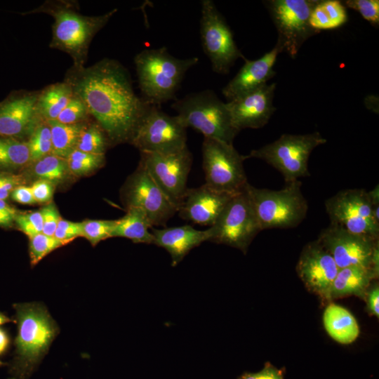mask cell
I'll return each mask as SVG.
<instances>
[{"instance_id":"cell-1","label":"cell","mask_w":379,"mask_h":379,"mask_svg":"<svg viewBox=\"0 0 379 379\" xmlns=\"http://www.w3.org/2000/svg\"><path fill=\"white\" fill-rule=\"evenodd\" d=\"M65 81L112 145L131 143L151 105L135 93L130 74L121 64L104 58L88 67H72Z\"/></svg>"},{"instance_id":"cell-2","label":"cell","mask_w":379,"mask_h":379,"mask_svg":"<svg viewBox=\"0 0 379 379\" xmlns=\"http://www.w3.org/2000/svg\"><path fill=\"white\" fill-rule=\"evenodd\" d=\"M117 8L100 15L86 16L76 11L72 3L48 2L26 14L45 13L54 18L49 46L67 53L73 60V67H84L89 45L94 36L108 22Z\"/></svg>"},{"instance_id":"cell-3","label":"cell","mask_w":379,"mask_h":379,"mask_svg":"<svg viewBox=\"0 0 379 379\" xmlns=\"http://www.w3.org/2000/svg\"><path fill=\"white\" fill-rule=\"evenodd\" d=\"M134 62L142 98L159 106L175 99L186 72L197 64L199 58H178L166 47H161L143 50L135 55Z\"/></svg>"},{"instance_id":"cell-4","label":"cell","mask_w":379,"mask_h":379,"mask_svg":"<svg viewBox=\"0 0 379 379\" xmlns=\"http://www.w3.org/2000/svg\"><path fill=\"white\" fill-rule=\"evenodd\" d=\"M171 107L186 127L211 138L233 144L239 131L233 125L226 103L212 90H204L176 100Z\"/></svg>"},{"instance_id":"cell-5","label":"cell","mask_w":379,"mask_h":379,"mask_svg":"<svg viewBox=\"0 0 379 379\" xmlns=\"http://www.w3.org/2000/svg\"><path fill=\"white\" fill-rule=\"evenodd\" d=\"M302 182L286 184L280 190L257 188L248 183L244 191L254 209L261 230L288 229L305 218L308 204L301 191Z\"/></svg>"},{"instance_id":"cell-6","label":"cell","mask_w":379,"mask_h":379,"mask_svg":"<svg viewBox=\"0 0 379 379\" xmlns=\"http://www.w3.org/2000/svg\"><path fill=\"white\" fill-rule=\"evenodd\" d=\"M17 354L25 374H31L48 352L58 327L40 303L19 305L17 308Z\"/></svg>"},{"instance_id":"cell-7","label":"cell","mask_w":379,"mask_h":379,"mask_svg":"<svg viewBox=\"0 0 379 379\" xmlns=\"http://www.w3.org/2000/svg\"><path fill=\"white\" fill-rule=\"evenodd\" d=\"M326 142L319 132L293 135L283 134L277 140L253 149L244 159L257 158L277 169L286 184L310 175L308 161L317 147Z\"/></svg>"},{"instance_id":"cell-8","label":"cell","mask_w":379,"mask_h":379,"mask_svg":"<svg viewBox=\"0 0 379 379\" xmlns=\"http://www.w3.org/2000/svg\"><path fill=\"white\" fill-rule=\"evenodd\" d=\"M318 0H270L265 1L277 30V45L281 52L295 58L304 42L319 33L310 25L311 13Z\"/></svg>"},{"instance_id":"cell-9","label":"cell","mask_w":379,"mask_h":379,"mask_svg":"<svg viewBox=\"0 0 379 379\" xmlns=\"http://www.w3.org/2000/svg\"><path fill=\"white\" fill-rule=\"evenodd\" d=\"M208 230L209 241L225 244L246 253L248 247L262 230L244 190L231 198Z\"/></svg>"},{"instance_id":"cell-10","label":"cell","mask_w":379,"mask_h":379,"mask_svg":"<svg viewBox=\"0 0 379 379\" xmlns=\"http://www.w3.org/2000/svg\"><path fill=\"white\" fill-rule=\"evenodd\" d=\"M201 150L205 184L232 194L244 190L248 183L244 168L245 159L233 144L204 138Z\"/></svg>"},{"instance_id":"cell-11","label":"cell","mask_w":379,"mask_h":379,"mask_svg":"<svg viewBox=\"0 0 379 379\" xmlns=\"http://www.w3.org/2000/svg\"><path fill=\"white\" fill-rule=\"evenodd\" d=\"M200 36L213 72L227 74L236 60L245 57L238 48L224 17L211 0L201 1Z\"/></svg>"},{"instance_id":"cell-12","label":"cell","mask_w":379,"mask_h":379,"mask_svg":"<svg viewBox=\"0 0 379 379\" xmlns=\"http://www.w3.org/2000/svg\"><path fill=\"white\" fill-rule=\"evenodd\" d=\"M317 241L331 254L339 269L360 266L379 272L378 238L354 234L330 224L321 232Z\"/></svg>"},{"instance_id":"cell-13","label":"cell","mask_w":379,"mask_h":379,"mask_svg":"<svg viewBox=\"0 0 379 379\" xmlns=\"http://www.w3.org/2000/svg\"><path fill=\"white\" fill-rule=\"evenodd\" d=\"M187 128L179 118L151 105L131 142L140 152L171 154L187 146Z\"/></svg>"},{"instance_id":"cell-14","label":"cell","mask_w":379,"mask_h":379,"mask_svg":"<svg viewBox=\"0 0 379 379\" xmlns=\"http://www.w3.org/2000/svg\"><path fill=\"white\" fill-rule=\"evenodd\" d=\"M140 154V163L178 212L188 190L187 182L192 164L191 152L186 147L171 154Z\"/></svg>"},{"instance_id":"cell-15","label":"cell","mask_w":379,"mask_h":379,"mask_svg":"<svg viewBox=\"0 0 379 379\" xmlns=\"http://www.w3.org/2000/svg\"><path fill=\"white\" fill-rule=\"evenodd\" d=\"M331 225L350 232L378 238L379 222L373 214L372 204L364 189L341 190L325 201Z\"/></svg>"},{"instance_id":"cell-16","label":"cell","mask_w":379,"mask_h":379,"mask_svg":"<svg viewBox=\"0 0 379 379\" xmlns=\"http://www.w3.org/2000/svg\"><path fill=\"white\" fill-rule=\"evenodd\" d=\"M124 200L127 208L142 209L152 227L165 226L177 213L176 208L140 163L126 185Z\"/></svg>"},{"instance_id":"cell-17","label":"cell","mask_w":379,"mask_h":379,"mask_svg":"<svg viewBox=\"0 0 379 379\" xmlns=\"http://www.w3.org/2000/svg\"><path fill=\"white\" fill-rule=\"evenodd\" d=\"M296 270L308 290L325 300H331V288L339 268L317 240L304 247Z\"/></svg>"},{"instance_id":"cell-18","label":"cell","mask_w":379,"mask_h":379,"mask_svg":"<svg viewBox=\"0 0 379 379\" xmlns=\"http://www.w3.org/2000/svg\"><path fill=\"white\" fill-rule=\"evenodd\" d=\"M276 86L275 83L265 84L226 103L233 125L239 131L260 128L268 123L276 110L273 105Z\"/></svg>"},{"instance_id":"cell-19","label":"cell","mask_w":379,"mask_h":379,"mask_svg":"<svg viewBox=\"0 0 379 379\" xmlns=\"http://www.w3.org/2000/svg\"><path fill=\"white\" fill-rule=\"evenodd\" d=\"M39 93H24L0 105V136L29 135L42 121L37 112Z\"/></svg>"},{"instance_id":"cell-20","label":"cell","mask_w":379,"mask_h":379,"mask_svg":"<svg viewBox=\"0 0 379 379\" xmlns=\"http://www.w3.org/2000/svg\"><path fill=\"white\" fill-rule=\"evenodd\" d=\"M234 195L218 191L206 184L188 188L178 210L179 216L194 224L211 227Z\"/></svg>"},{"instance_id":"cell-21","label":"cell","mask_w":379,"mask_h":379,"mask_svg":"<svg viewBox=\"0 0 379 379\" xmlns=\"http://www.w3.org/2000/svg\"><path fill=\"white\" fill-rule=\"evenodd\" d=\"M281 53V50L276 44L258 59L250 60L245 58L244 65L222 88V95L230 101L267 84L276 74L274 67Z\"/></svg>"},{"instance_id":"cell-22","label":"cell","mask_w":379,"mask_h":379,"mask_svg":"<svg viewBox=\"0 0 379 379\" xmlns=\"http://www.w3.org/2000/svg\"><path fill=\"white\" fill-rule=\"evenodd\" d=\"M154 236V245L164 248L171 255V266L175 267L194 248L204 241H209L208 229L198 230L190 225L178 227L150 229Z\"/></svg>"},{"instance_id":"cell-23","label":"cell","mask_w":379,"mask_h":379,"mask_svg":"<svg viewBox=\"0 0 379 379\" xmlns=\"http://www.w3.org/2000/svg\"><path fill=\"white\" fill-rule=\"evenodd\" d=\"M378 277V273L371 268L351 266L338 270L330 292V299L347 295H365L372 280Z\"/></svg>"},{"instance_id":"cell-24","label":"cell","mask_w":379,"mask_h":379,"mask_svg":"<svg viewBox=\"0 0 379 379\" xmlns=\"http://www.w3.org/2000/svg\"><path fill=\"white\" fill-rule=\"evenodd\" d=\"M323 321L328 335L339 343H352L359 336V328L355 318L340 305L329 304L324 311Z\"/></svg>"},{"instance_id":"cell-25","label":"cell","mask_w":379,"mask_h":379,"mask_svg":"<svg viewBox=\"0 0 379 379\" xmlns=\"http://www.w3.org/2000/svg\"><path fill=\"white\" fill-rule=\"evenodd\" d=\"M152 227L147 215L142 209L129 207L121 218L116 220L112 237H124L134 243L154 244V236L149 231Z\"/></svg>"},{"instance_id":"cell-26","label":"cell","mask_w":379,"mask_h":379,"mask_svg":"<svg viewBox=\"0 0 379 379\" xmlns=\"http://www.w3.org/2000/svg\"><path fill=\"white\" fill-rule=\"evenodd\" d=\"M74 95L70 85L65 81L46 88L39 93L37 112L40 119L49 121L56 120Z\"/></svg>"},{"instance_id":"cell-27","label":"cell","mask_w":379,"mask_h":379,"mask_svg":"<svg viewBox=\"0 0 379 379\" xmlns=\"http://www.w3.org/2000/svg\"><path fill=\"white\" fill-rule=\"evenodd\" d=\"M347 15L342 1L338 0H318L310 17V26L320 32L339 27L347 21Z\"/></svg>"},{"instance_id":"cell-28","label":"cell","mask_w":379,"mask_h":379,"mask_svg":"<svg viewBox=\"0 0 379 379\" xmlns=\"http://www.w3.org/2000/svg\"><path fill=\"white\" fill-rule=\"evenodd\" d=\"M47 122L51 133L52 154L66 159L76 149L86 121L74 124H65L56 120Z\"/></svg>"},{"instance_id":"cell-29","label":"cell","mask_w":379,"mask_h":379,"mask_svg":"<svg viewBox=\"0 0 379 379\" xmlns=\"http://www.w3.org/2000/svg\"><path fill=\"white\" fill-rule=\"evenodd\" d=\"M29 164L27 142L0 136V168L17 169Z\"/></svg>"},{"instance_id":"cell-30","label":"cell","mask_w":379,"mask_h":379,"mask_svg":"<svg viewBox=\"0 0 379 379\" xmlns=\"http://www.w3.org/2000/svg\"><path fill=\"white\" fill-rule=\"evenodd\" d=\"M32 164L33 174L37 180H48L54 185L64 180L69 172L67 160L53 154Z\"/></svg>"},{"instance_id":"cell-31","label":"cell","mask_w":379,"mask_h":379,"mask_svg":"<svg viewBox=\"0 0 379 379\" xmlns=\"http://www.w3.org/2000/svg\"><path fill=\"white\" fill-rule=\"evenodd\" d=\"M112 145L107 133L95 121L86 124L83 129L76 149L94 154H104Z\"/></svg>"},{"instance_id":"cell-32","label":"cell","mask_w":379,"mask_h":379,"mask_svg":"<svg viewBox=\"0 0 379 379\" xmlns=\"http://www.w3.org/2000/svg\"><path fill=\"white\" fill-rule=\"evenodd\" d=\"M27 143L30 154V164L52 154L51 133L48 123L41 121L29 135Z\"/></svg>"},{"instance_id":"cell-33","label":"cell","mask_w":379,"mask_h":379,"mask_svg":"<svg viewBox=\"0 0 379 379\" xmlns=\"http://www.w3.org/2000/svg\"><path fill=\"white\" fill-rule=\"evenodd\" d=\"M69 172L84 175L101 167L105 163L104 154H94L74 149L66 159Z\"/></svg>"},{"instance_id":"cell-34","label":"cell","mask_w":379,"mask_h":379,"mask_svg":"<svg viewBox=\"0 0 379 379\" xmlns=\"http://www.w3.org/2000/svg\"><path fill=\"white\" fill-rule=\"evenodd\" d=\"M29 239V252L32 265H36L50 253L67 244L54 237L47 236L43 233Z\"/></svg>"},{"instance_id":"cell-35","label":"cell","mask_w":379,"mask_h":379,"mask_svg":"<svg viewBox=\"0 0 379 379\" xmlns=\"http://www.w3.org/2000/svg\"><path fill=\"white\" fill-rule=\"evenodd\" d=\"M82 222L81 237L86 238L92 246L112 237L116 220H86Z\"/></svg>"},{"instance_id":"cell-36","label":"cell","mask_w":379,"mask_h":379,"mask_svg":"<svg viewBox=\"0 0 379 379\" xmlns=\"http://www.w3.org/2000/svg\"><path fill=\"white\" fill-rule=\"evenodd\" d=\"M91 117L84 102L74 93L62 109L56 121L65 124H74L86 122Z\"/></svg>"},{"instance_id":"cell-37","label":"cell","mask_w":379,"mask_h":379,"mask_svg":"<svg viewBox=\"0 0 379 379\" xmlns=\"http://www.w3.org/2000/svg\"><path fill=\"white\" fill-rule=\"evenodd\" d=\"M15 222L19 230L29 238L42 233L43 217L41 211L18 213Z\"/></svg>"},{"instance_id":"cell-38","label":"cell","mask_w":379,"mask_h":379,"mask_svg":"<svg viewBox=\"0 0 379 379\" xmlns=\"http://www.w3.org/2000/svg\"><path fill=\"white\" fill-rule=\"evenodd\" d=\"M345 7L359 12L361 15L375 26L379 25L378 0H347L342 2Z\"/></svg>"},{"instance_id":"cell-39","label":"cell","mask_w":379,"mask_h":379,"mask_svg":"<svg viewBox=\"0 0 379 379\" xmlns=\"http://www.w3.org/2000/svg\"><path fill=\"white\" fill-rule=\"evenodd\" d=\"M81 222H72L61 218L53 237L67 244L76 238L81 237Z\"/></svg>"},{"instance_id":"cell-40","label":"cell","mask_w":379,"mask_h":379,"mask_svg":"<svg viewBox=\"0 0 379 379\" xmlns=\"http://www.w3.org/2000/svg\"><path fill=\"white\" fill-rule=\"evenodd\" d=\"M43 217L42 233L47 236H54L58 224L61 219L60 213L53 202L47 204L41 210Z\"/></svg>"},{"instance_id":"cell-41","label":"cell","mask_w":379,"mask_h":379,"mask_svg":"<svg viewBox=\"0 0 379 379\" xmlns=\"http://www.w3.org/2000/svg\"><path fill=\"white\" fill-rule=\"evenodd\" d=\"M54 184L45 180L38 179L30 186L34 199L38 204L51 202L54 192Z\"/></svg>"},{"instance_id":"cell-42","label":"cell","mask_w":379,"mask_h":379,"mask_svg":"<svg viewBox=\"0 0 379 379\" xmlns=\"http://www.w3.org/2000/svg\"><path fill=\"white\" fill-rule=\"evenodd\" d=\"M22 178L11 173H0V199L6 200L11 197L13 191L18 186L22 185Z\"/></svg>"},{"instance_id":"cell-43","label":"cell","mask_w":379,"mask_h":379,"mask_svg":"<svg viewBox=\"0 0 379 379\" xmlns=\"http://www.w3.org/2000/svg\"><path fill=\"white\" fill-rule=\"evenodd\" d=\"M237 379H284V372L274 366L270 362L265 364L264 368L257 373L245 372Z\"/></svg>"},{"instance_id":"cell-44","label":"cell","mask_w":379,"mask_h":379,"mask_svg":"<svg viewBox=\"0 0 379 379\" xmlns=\"http://www.w3.org/2000/svg\"><path fill=\"white\" fill-rule=\"evenodd\" d=\"M18 211L5 200L0 199V227H9L15 222Z\"/></svg>"},{"instance_id":"cell-45","label":"cell","mask_w":379,"mask_h":379,"mask_svg":"<svg viewBox=\"0 0 379 379\" xmlns=\"http://www.w3.org/2000/svg\"><path fill=\"white\" fill-rule=\"evenodd\" d=\"M11 197L19 204L29 205L36 204L30 187L23 185L17 187L11 193Z\"/></svg>"},{"instance_id":"cell-46","label":"cell","mask_w":379,"mask_h":379,"mask_svg":"<svg viewBox=\"0 0 379 379\" xmlns=\"http://www.w3.org/2000/svg\"><path fill=\"white\" fill-rule=\"evenodd\" d=\"M366 293L367 309L371 314L379 316V287L378 284H375Z\"/></svg>"},{"instance_id":"cell-47","label":"cell","mask_w":379,"mask_h":379,"mask_svg":"<svg viewBox=\"0 0 379 379\" xmlns=\"http://www.w3.org/2000/svg\"><path fill=\"white\" fill-rule=\"evenodd\" d=\"M371 204L374 218L379 222V188L377 185L372 190L368 192Z\"/></svg>"},{"instance_id":"cell-48","label":"cell","mask_w":379,"mask_h":379,"mask_svg":"<svg viewBox=\"0 0 379 379\" xmlns=\"http://www.w3.org/2000/svg\"><path fill=\"white\" fill-rule=\"evenodd\" d=\"M8 343V339L4 331L0 329V354L6 348Z\"/></svg>"},{"instance_id":"cell-49","label":"cell","mask_w":379,"mask_h":379,"mask_svg":"<svg viewBox=\"0 0 379 379\" xmlns=\"http://www.w3.org/2000/svg\"><path fill=\"white\" fill-rule=\"evenodd\" d=\"M9 321L10 319L8 317L0 313V326Z\"/></svg>"},{"instance_id":"cell-50","label":"cell","mask_w":379,"mask_h":379,"mask_svg":"<svg viewBox=\"0 0 379 379\" xmlns=\"http://www.w3.org/2000/svg\"><path fill=\"white\" fill-rule=\"evenodd\" d=\"M0 364H1V363L0 362Z\"/></svg>"}]
</instances>
